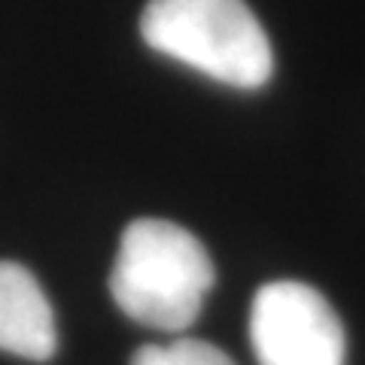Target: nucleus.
Returning <instances> with one entry per match:
<instances>
[{
	"label": "nucleus",
	"instance_id": "1",
	"mask_svg": "<svg viewBox=\"0 0 365 365\" xmlns=\"http://www.w3.org/2000/svg\"><path fill=\"white\" fill-rule=\"evenodd\" d=\"M213 280V259L195 235L177 222L143 216L122 232L110 292L134 323L186 332L198 319Z\"/></svg>",
	"mask_w": 365,
	"mask_h": 365
},
{
	"label": "nucleus",
	"instance_id": "2",
	"mask_svg": "<svg viewBox=\"0 0 365 365\" xmlns=\"http://www.w3.org/2000/svg\"><path fill=\"white\" fill-rule=\"evenodd\" d=\"M140 34L150 49L235 88H262L274 73L271 40L244 0H150Z\"/></svg>",
	"mask_w": 365,
	"mask_h": 365
},
{
	"label": "nucleus",
	"instance_id": "3",
	"mask_svg": "<svg viewBox=\"0 0 365 365\" xmlns=\"http://www.w3.org/2000/svg\"><path fill=\"white\" fill-rule=\"evenodd\" d=\"M259 365H344L347 335L323 292L299 280L265 283L250 311Z\"/></svg>",
	"mask_w": 365,
	"mask_h": 365
},
{
	"label": "nucleus",
	"instance_id": "4",
	"mask_svg": "<svg viewBox=\"0 0 365 365\" xmlns=\"http://www.w3.org/2000/svg\"><path fill=\"white\" fill-rule=\"evenodd\" d=\"M0 350L31 362H49L58 350L52 304L19 262H0Z\"/></svg>",
	"mask_w": 365,
	"mask_h": 365
},
{
	"label": "nucleus",
	"instance_id": "5",
	"mask_svg": "<svg viewBox=\"0 0 365 365\" xmlns=\"http://www.w3.org/2000/svg\"><path fill=\"white\" fill-rule=\"evenodd\" d=\"M131 365H235L225 353L198 338H177L170 344H146L134 353Z\"/></svg>",
	"mask_w": 365,
	"mask_h": 365
}]
</instances>
